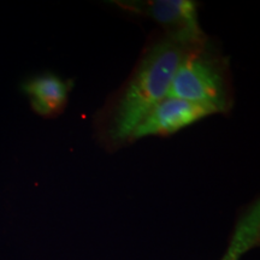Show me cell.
Listing matches in <instances>:
<instances>
[{"mask_svg":"<svg viewBox=\"0 0 260 260\" xmlns=\"http://www.w3.org/2000/svg\"><path fill=\"white\" fill-rule=\"evenodd\" d=\"M187 50L159 30L148 35L129 76L94 115V135L104 149L116 152L130 145L140 122L168 96Z\"/></svg>","mask_w":260,"mask_h":260,"instance_id":"obj_1","label":"cell"},{"mask_svg":"<svg viewBox=\"0 0 260 260\" xmlns=\"http://www.w3.org/2000/svg\"><path fill=\"white\" fill-rule=\"evenodd\" d=\"M169 96L199 104L216 113L228 115L235 104V88L229 57L209 37L188 48L171 81Z\"/></svg>","mask_w":260,"mask_h":260,"instance_id":"obj_2","label":"cell"},{"mask_svg":"<svg viewBox=\"0 0 260 260\" xmlns=\"http://www.w3.org/2000/svg\"><path fill=\"white\" fill-rule=\"evenodd\" d=\"M113 4L128 14L151 19L159 31L187 48L209 39L200 25L199 4L194 0H122Z\"/></svg>","mask_w":260,"mask_h":260,"instance_id":"obj_3","label":"cell"},{"mask_svg":"<svg viewBox=\"0 0 260 260\" xmlns=\"http://www.w3.org/2000/svg\"><path fill=\"white\" fill-rule=\"evenodd\" d=\"M212 115H214L212 110L199 104L168 95L140 122L133 132L130 144L148 136H171Z\"/></svg>","mask_w":260,"mask_h":260,"instance_id":"obj_4","label":"cell"},{"mask_svg":"<svg viewBox=\"0 0 260 260\" xmlns=\"http://www.w3.org/2000/svg\"><path fill=\"white\" fill-rule=\"evenodd\" d=\"M73 87V80H65L51 71L31 75L21 83L32 111L46 119L63 115Z\"/></svg>","mask_w":260,"mask_h":260,"instance_id":"obj_5","label":"cell"},{"mask_svg":"<svg viewBox=\"0 0 260 260\" xmlns=\"http://www.w3.org/2000/svg\"><path fill=\"white\" fill-rule=\"evenodd\" d=\"M260 243L259 200L247 206L237 218L229 245L220 260H241L243 255Z\"/></svg>","mask_w":260,"mask_h":260,"instance_id":"obj_6","label":"cell"}]
</instances>
